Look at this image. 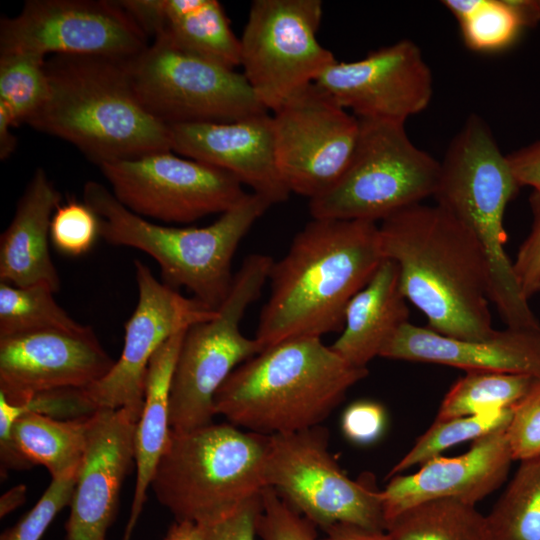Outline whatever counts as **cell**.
I'll return each mask as SVG.
<instances>
[{
	"label": "cell",
	"instance_id": "6da1fadb",
	"mask_svg": "<svg viewBox=\"0 0 540 540\" xmlns=\"http://www.w3.org/2000/svg\"><path fill=\"white\" fill-rule=\"evenodd\" d=\"M383 260L376 222L312 218L271 267L255 336L262 350L343 329L349 302Z\"/></svg>",
	"mask_w": 540,
	"mask_h": 540
},
{
	"label": "cell",
	"instance_id": "7a4b0ae2",
	"mask_svg": "<svg viewBox=\"0 0 540 540\" xmlns=\"http://www.w3.org/2000/svg\"><path fill=\"white\" fill-rule=\"evenodd\" d=\"M384 259L399 269L407 301L428 320V328L457 339L492 336L490 272L472 232L441 206L421 203L381 221Z\"/></svg>",
	"mask_w": 540,
	"mask_h": 540
},
{
	"label": "cell",
	"instance_id": "3957f363",
	"mask_svg": "<svg viewBox=\"0 0 540 540\" xmlns=\"http://www.w3.org/2000/svg\"><path fill=\"white\" fill-rule=\"evenodd\" d=\"M49 95L26 124L77 147L98 166L172 151L170 126L139 100L127 61L52 55Z\"/></svg>",
	"mask_w": 540,
	"mask_h": 540
},
{
	"label": "cell",
	"instance_id": "277c9868",
	"mask_svg": "<svg viewBox=\"0 0 540 540\" xmlns=\"http://www.w3.org/2000/svg\"><path fill=\"white\" fill-rule=\"evenodd\" d=\"M367 375L320 337L287 339L240 364L216 393L214 409L250 432L300 431L319 426Z\"/></svg>",
	"mask_w": 540,
	"mask_h": 540
},
{
	"label": "cell",
	"instance_id": "5b68a950",
	"mask_svg": "<svg viewBox=\"0 0 540 540\" xmlns=\"http://www.w3.org/2000/svg\"><path fill=\"white\" fill-rule=\"evenodd\" d=\"M83 202L97 215L102 239L151 256L164 284L176 290L186 288L212 310L229 295L234 280L232 260L240 242L272 205L258 194L247 193L212 224L179 228L136 215L96 181L84 185Z\"/></svg>",
	"mask_w": 540,
	"mask_h": 540
},
{
	"label": "cell",
	"instance_id": "8992f818",
	"mask_svg": "<svg viewBox=\"0 0 540 540\" xmlns=\"http://www.w3.org/2000/svg\"><path fill=\"white\" fill-rule=\"evenodd\" d=\"M267 444L268 435L229 422L171 429L150 488L175 520L211 524L267 487Z\"/></svg>",
	"mask_w": 540,
	"mask_h": 540
},
{
	"label": "cell",
	"instance_id": "52a82bcc",
	"mask_svg": "<svg viewBox=\"0 0 540 540\" xmlns=\"http://www.w3.org/2000/svg\"><path fill=\"white\" fill-rule=\"evenodd\" d=\"M273 262L265 254L248 255L216 314L186 330L171 381L172 430L189 431L212 423L220 387L240 364L262 350L256 338L242 333L240 324L248 307L260 297Z\"/></svg>",
	"mask_w": 540,
	"mask_h": 540
},
{
	"label": "cell",
	"instance_id": "ba28073f",
	"mask_svg": "<svg viewBox=\"0 0 540 540\" xmlns=\"http://www.w3.org/2000/svg\"><path fill=\"white\" fill-rule=\"evenodd\" d=\"M359 120L352 159L330 189L309 200L312 218L382 221L435 194L440 162L412 143L404 123Z\"/></svg>",
	"mask_w": 540,
	"mask_h": 540
},
{
	"label": "cell",
	"instance_id": "9c48e42d",
	"mask_svg": "<svg viewBox=\"0 0 540 540\" xmlns=\"http://www.w3.org/2000/svg\"><path fill=\"white\" fill-rule=\"evenodd\" d=\"M328 439L320 425L268 435L267 486L323 530L337 524L386 530L381 490L374 479H350L330 453Z\"/></svg>",
	"mask_w": 540,
	"mask_h": 540
},
{
	"label": "cell",
	"instance_id": "30bf717a",
	"mask_svg": "<svg viewBox=\"0 0 540 540\" xmlns=\"http://www.w3.org/2000/svg\"><path fill=\"white\" fill-rule=\"evenodd\" d=\"M143 106L166 125L226 123L268 112L243 73L153 40L127 61Z\"/></svg>",
	"mask_w": 540,
	"mask_h": 540
},
{
	"label": "cell",
	"instance_id": "8fae6325",
	"mask_svg": "<svg viewBox=\"0 0 540 540\" xmlns=\"http://www.w3.org/2000/svg\"><path fill=\"white\" fill-rule=\"evenodd\" d=\"M321 18L320 0L252 2L240 66L267 111H276L336 61L317 39Z\"/></svg>",
	"mask_w": 540,
	"mask_h": 540
},
{
	"label": "cell",
	"instance_id": "7c38bea8",
	"mask_svg": "<svg viewBox=\"0 0 540 540\" xmlns=\"http://www.w3.org/2000/svg\"><path fill=\"white\" fill-rule=\"evenodd\" d=\"M135 19L110 0H29L0 21V54L79 55L129 61L148 47Z\"/></svg>",
	"mask_w": 540,
	"mask_h": 540
},
{
	"label": "cell",
	"instance_id": "4fadbf2b",
	"mask_svg": "<svg viewBox=\"0 0 540 540\" xmlns=\"http://www.w3.org/2000/svg\"><path fill=\"white\" fill-rule=\"evenodd\" d=\"M115 198L143 218L190 223L224 213L247 193L230 173L171 151L99 165Z\"/></svg>",
	"mask_w": 540,
	"mask_h": 540
},
{
	"label": "cell",
	"instance_id": "5bb4252c",
	"mask_svg": "<svg viewBox=\"0 0 540 540\" xmlns=\"http://www.w3.org/2000/svg\"><path fill=\"white\" fill-rule=\"evenodd\" d=\"M279 173L290 193L313 199L330 189L355 151L360 120L312 83L272 115Z\"/></svg>",
	"mask_w": 540,
	"mask_h": 540
},
{
	"label": "cell",
	"instance_id": "9a60e30c",
	"mask_svg": "<svg viewBox=\"0 0 540 540\" xmlns=\"http://www.w3.org/2000/svg\"><path fill=\"white\" fill-rule=\"evenodd\" d=\"M138 301L125 323L121 355L97 382L81 388L94 413L122 407L142 411L149 362L157 349L174 334L212 318V310L197 299L160 282L141 261H134Z\"/></svg>",
	"mask_w": 540,
	"mask_h": 540
},
{
	"label": "cell",
	"instance_id": "2e32d148",
	"mask_svg": "<svg viewBox=\"0 0 540 540\" xmlns=\"http://www.w3.org/2000/svg\"><path fill=\"white\" fill-rule=\"evenodd\" d=\"M314 84L358 118L401 123L426 109L433 95L431 70L408 39L357 61L336 60Z\"/></svg>",
	"mask_w": 540,
	"mask_h": 540
},
{
	"label": "cell",
	"instance_id": "e0dca14e",
	"mask_svg": "<svg viewBox=\"0 0 540 540\" xmlns=\"http://www.w3.org/2000/svg\"><path fill=\"white\" fill-rule=\"evenodd\" d=\"M115 361L91 326L47 329L0 337V393L24 404L40 393L85 388L103 378Z\"/></svg>",
	"mask_w": 540,
	"mask_h": 540
},
{
	"label": "cell",
	"instance_id": "ac0fdd59",
	"mask_svg": "<svg viewBox=\"0 0 540 540\" xmlns=\"http://www.w3.org/2000/svg\"><path fill=\"white\" fill-rule=\"evenodd\" d=\"M141 412L102 409L89 418L86 448L65 524L66 540H106L122 484L135 462V431Z\"/></svg>",
	"mask_w": 540,
	"mask_h": 540
},
{
	"label": "cell",
	"instance_id": "d6986e66",
	"mask_svg": "<svg viewBox=\"0 0 540 540\" xmlns=\"http://www.w3.org/2000/svg\"><path fill=\"white\" fill-rule=\"evenodd\" d=\"M170 132L172 151L230 173L272 205L288 199L268 112L226 123L175 124Z\"/></svg>",
	"mask_w": 540,
	"mask_h": 540
},
{
	"label": "cell",
	"instance_id": "ffe728a7",
	"mask_svg": "<svg viewBox=\"0 0 540 540\" xmlns=\"http://www.w3.org/2000/svg\"><path fill=\"white\" fill-rule=\"evenodd\" d=\"M506 428L473 442L455 457L437 456L411 474L389 478L381 490L387 523L403 511L433 500L455 499L475 505L506 479L511 455Z\"/></svg>",
	"mask_w": 540,
	"mask_h": 540
},
{
	"label": "cell",
	"instance_id": "44dd1931",
	"mask_svg": "<svg viewBox=\"0 0 540 540\" xmlns=\"http://www.w3.org/2000/svg\"><path fill=\"white\" fill-rule=\"evenodd\" d=\"M380 357L540 379V328L507 327L488 338L471 340L444 336L407 322L388 341Z\"/></svg>",
	"mask_w": 540,
	"mask_h": 540
},
{
	"label": "cell",
	"instance_id": "7402d4cb",
	"mask_svg": "<svg viewBox=\"0 0 540 540\" xmlns=\"http://www.w3.org/2000/svg\"><path fill=\"white\" fill-rule=\"evenodd\" d=\"M153 40L225 67L240 66V38L217 0H119Z\"/></svg>",
	"mask_w": 540,
	"mask_h": 540
},
{
	"label": "cell",
	"instance_id": "603a6c76",
	"mask_svg": "<svg viewBox=\"0 0 540 540\" xmlns=\"http://www.w3.org/2000/svg\"><path fill=\"white\" fill-rule=\"evenodd\" d=\"M61 193L37 168L0 236V281L17 287L42 285L55 293L61 280L49 250L50 224Z\"/></svg>",
	"mask_w": 540,
	"mask_h": 540
},
{
	"label": "cell",
	"instance_id": "cb8c5ba5",
	"mask_svg": "<svg viewBox=\"0 0 540 540\" xmlns=\"http://www.w3.org/2000/svg\"><path fill=\"white\" fill-rule=\"evenodd\" d=\"M408 317L398 266L384 259L367 285L349 302L342 333L331 348L349 365L367 368L394 334L409 322Z\"/></svg>",
	"mask_w": 540,
	"mask_h": 540
},
{
	"label": "cell",
	"instance_id": "d4e9b609",
	"mask_svg": "<svg viewBox=\"0 0 540 540\" xmlns=\"http://www.w3.org/2000/svg\"><path fill=\"white\" fill-rule=\"evenodd\" d=\"M186 330L165 341L148 365L144 404L135 431L136 483L124 540L131 538L143 510L152 476L169 438L171 381Z\"/></svg>",
	"mask_w": 540,
	"mask_h": 540
},
{
	"label": "cell",
	"instance_id": "484cf974",
	"mask_svg": "<svg viewBox=\"0 0 540 540\" xmlns=\"http://www.w3.org/2000/svg\"><path fill=\"white\" fill-rule=\"evenodd\" d=\"M89 418L57 419L25 411L13 425V437L22 455L55 479L81 465Z\"/></svg>",
	"mask_w": 540,
	"mask_h": 540
},
{
	"label": "cell",
	"instance_id": "4316f807",
	"mask_svg": "<svg viewBox=\"0 0 540 540\" xmlns=\"http://www.w3.org/2000/svg\"><path fill=\"white\" fill-rule=\"evenodd\" d=\"M386 531L391 540H493L486 515L455 499L415 505L391 519Z\"/></svg>",
	"mask_w": 540,
	"mask_h": 540
},
{
	"label": "cell",
	"instance_id": "83f0119b",
	"mask_svg": "<svg viewBox=\"0 0 540 540\" xmlns=\"http://www.w3.org/2000/svg\"><path fill=\"white\" fill-rule=\"evenodd\" d=\"M486 517L493 540H540V456L520 462Z\"/></svg>",
	"mask_w": 540,
	"mask_h": 540
},
{
	"label": "cell",
	"instance_id": "f1b7e54d",
	"mask_svg": "<svg viewBox=\"0 0 540 540\" xmlns=\"http://www.w3.org/2000/svg\"><path fill=\"white\" fill-rule=\"evenodd\" d=\"M536 379L522 374L466 372L445 395L436 420L513 408Z\"/></svg>",
	"mask_w": 540,
	"mask_h": 540
},
{
	"label": "cell",
	"instance_id": "f546056e",
	"mask_svg": "<svg viewBox=\"0 0 540 540\" xmlns=\"http://www.w3.org/2000/svg\"><path fill=\"white\" fill-rule=\"evenodd\" d=\"M55 292L42 285L17 287L0 283V337L32 331L80 330L54 298Z\"/></svg>",
	"mask_w": 540,
	"mask_h": 540
},
{
	"label": "cell",
	"instance_id": "4dcf8cb0",
	"mask_svg": "<svg viewBox=\"0 0 540 540\" xmlns=\"http://www.w3.org/2000/svg\"><path fill=\"white\" fill-rule=\"evenodd\" d=\"M459 23L465 45L477 52H495L513 43L523 29L511 0H445Z\"/></svg>",
	"mask_w": 540,
	"mask_h": 540
},
{
	"label": "cell",
	"instance_id": "1f68e13d",
	"mask_svg": "<svg viewBox=\"0 0 540 540\" xmlns=\"http://www.w3.org/2000/svg\"><path fill=\"white\" fill-rule=\"evenodd\" d=\"M512 408L460 416L446 420H435L421 435L413 447L388 472L387 479L422 465L430 459L459 443L473 442L497 430L507 427Z\"/></svg>",
	"mask_w": 540,
	"mask_h": 540
},
{
	"label": "cell",
	"instance_id": "d6a6232c",
	"mask_svg": "<svg viewBox=\"0 0 540 540\" xmlns=\"http://www.w3.org/2000/svg\"><path fill=\"white\" fill-rule=\"evenodd\" d=\"M46 57L29 52L0 54V105L15 126L26 121L49 95Z\"/></svg>",
	"mask_w": 540,
	"mask_h": 540
},
{
	"label": "cell",
	"instance_id": "836d02e7",
	"mask_svg": "<svg viewBox=\"0 0 540 540\" xmlns=\"http://www.w3.org/2000/svg\"><path fill=\"white\" fill-rule=\"evenodd\" d=\"M79 468L51 480L37 503L0 540H40L56 515L72 500Z\"/></svg>",
	"mask_w": 540,
	"mask_h": 540
},
{
	"label": "cell",
	"instance_id": "e575fe53",
	"mask_svg": "<svg viewBox=\"0 0 540 540\" xmlns=\"http://www.w3.org/2000/svg\"><path fill=\"white\" fill-rule=\"evenodd\" d=\"M99 233V221L94 211L84 202L59 205L50 224V240L61 253L79 256L88 252Z\"/></svg>",
	"mask_w": 540,
	"mask_h": 540
},
{
	"label": "cell",
	"instance_id": "d590c367",
	"mask_svg": "<svg viewBox=\"0 0 540 540\" xmlns=\"http://www.w3.org/2000/svg\"><path fill=\"white\" fill-rule=\"evenodd\" d=\"M316 526L297 512L272 487L261 492L257 535L261 540H318Z\"/></svg>",
	"mask_w": 540,
	"mask_h": 540
},
{
	"label": "cell",
	"instance_id": "8d00e7d4",
	"mask_svg": "<svg viewBox=\"0 0 540 540\" xmlns=\"http://www.w3.org/2000/svg\"><path fill=\"white\" fill-rule=\"evenodd\" d=\"M506 434L514 461L540 456V379L513 406Z\"/></svg>",
	"mask_w": 540,
	"mask_h": 540
},
{
	"label": "cell",
	"instance_id": "74e56055",
	"mask_svg": "<svg viewBox=\"0 0 540 540\" xmlns=\"http://www.w3.org/2000/svg\"><path fill=\"white\" fill-rule=\"evenodd\" d=\"M529 204L533 216L531 231L512 262L518 285L527 300L540 292V194L533 191Z\"/></svg>",
	"mask_w": 540,
	"mask_h": 540
},
{
	"label": "cell",
	"instance_id": "f35d334b",
	"mask_svg": "<svg viewBox=\"0 0 540 540\" xmlns=\"http://www.w3.org/2000/svg\"><path fill=\"white\" fill-rule=\"evenodd\" d=\"M387 425L385 408L372 400H359L343 412L341 429L344 436L356 445H370L383 435Z\"/></svg>",
	"mask_w": 540,
	"mask_h": 540
},
{
	"label": "cell",
	"instance_id": "ab89813d",
	"mask_svg": "<svg viewBox=\"0 0 540 540\" xmlns=\"http://www.w3.org/2000/svg\"><path fill=\"white\" fill-rule=\"evenodd\" d=\"M261 511V494L253 497L228 516L202 526L204 540H255Z\"/></svg>",
	"mask_w": 540,
	"mask_h": 540
},
{
	"label": "cell",
	"instance_id": "60d3db41",
	"mask_svg": "<svg viewBox=\"0 0 540 540\" xmlns=\"http://www.w3.org/2000/svg\"><path fill=\"white\" fill-rule=\"evenodd\" d=\"M25 413L20 404H13L0 393V471L5 478L9 470H26L33 465L19 451L14 437L13 425Z\"/></svg>",
	"mask_w": 540,
	"mask_h": 540
},
{
	"label": "cell",
	"instance_id": "b9f144b4",
	"mask_svg": "<svg viewBox=\"0 0 540 540\" xmlns=\"http://www.w3.org/2000/svg\"><path fill=\"white\" fill-rule=\"evenodd\" d=\"M506 156L519 187L529 186L540 194V138Z\"/></svg>",
	"mask_w": 540,
	"mask_h": 540
},
{
	"label": "cell",
	"instance_id": "7bdbcfd3",
	"mask_svg": "<svg viewBox=\"0 0 540 540\" xmlns=\"http://www.w3.org/2000/svg\"><path fill=\"white\" fill-rule=\"evenodd\" d=\"M321 540H391L386 530H372L355 525L337 524L324 530Z\"/></svg>",
	"mask_w": 540,
	"mask_h": 540
},
{
	"label": "cell",
	"instance_id": "ee69618b",
	"mask_svg": "<svg viewBox=\"0 0 540 540\" xmlns=\"http://www.w3.org/2000/svg\"><path fill=\"white\" fill-rule=\"evenodd\" d=\"M15 127L7 110L0 105V158L5 160L11 156L17 145V138L12 133Z\"/></svg>",
	"mask_w": 540,
	"mask_h": 540
},
{
	"label": "cell",
	"instance_id": "f6af8a7d",
	"mask_svg": "<svg viewBox=\"0 0 540 540\" xmlns=\"http://www.w3.org/2000/svg\"><path fill=\"white\" fill-rule=\"evenodd\" d=\"M524 28H534L540 22V0H511Z\"/></svg>",
	"mask_w": 540,
	"mask_h": 540
},
{
	"label": "cell",
	"instance_id": "bcb514c9",
	"mask_svg": "<svg viewBox=\"0 0 540 540\" xmlns=\"http://www.w3.org/2000/svg\"><path fill=\"white\" fill-rule=\"evenodd\" d=\"M164 540H204V530L195 522L175 520Z\"/></svg>",
	"mask_w": 540,
	"mask_h": 540
},
{
	"label": "cell",
	"instance_id": "7dc6e473",
	"mask_svg": "<svg viewBox=\"0 0 540 540\" xmlns=\"http://www.w3.org/2000/svg\"><path fill=\"white\" fill-rule=\"evenodd\" d=\"M26 493V486L19 484L2 494L0 498V517L3 518L20 507L26 500Z\"/></svg>",
	"mask_w": 540,
	"mask_h": 540
}]
</instances>
